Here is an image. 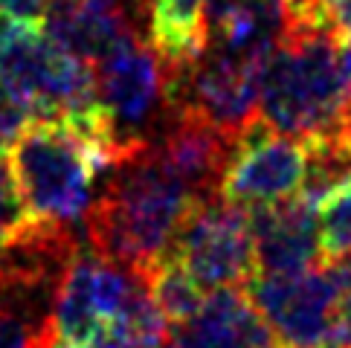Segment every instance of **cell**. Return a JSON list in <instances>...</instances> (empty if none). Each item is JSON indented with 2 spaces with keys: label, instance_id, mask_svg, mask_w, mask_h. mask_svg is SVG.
Returning <instances> with one entry per match:
<instances>
[{
  "label": "cell",
  "instance_id": "1",
  "mask_svg": "<svg viewBox=\"0 0 351 348\" xmlns=\"http://www.w3.org/2000/svg\"><path fill=\"white\" fill-rule=\"evenodd\" d=\"M110 180L82 218L87 247L114 264L145 273L169 253L174 235L204 201L148 140L108 169Z\"/></svg>",
  "mask_w": 351,
  "mask_h": 348
},
{
  "label": "cell",
  "instance_id": "2",
  "mask_svg": "<svg viewBox=\"0 0 351 348\" xmlns=\"http://www.w3.org/2000/svg\"><path fill=\"white\" fill-rule=\"evenodd\" d=\"M351 84L334 32L287 29L261 70L258 119L302 142L340 134L348 125Z\"/></svg>",
  "mask_w": 351,
  "mask_h": 348
},
{
  "label": "cell",
  "instance_id": "3",
  "mask_svg": "<svg viewBox=\"0 0 351 348\" xmlns=\"http://www.w3.org/2000/svg\"><path fill=\"white\" fill-rule=\"evenodd\" d=\"M9 169L27 221L76 227L93 201V180L105 160L64 119H29L12 142Z\"/></svg>",
  "mask_w": 351,
  "mask_h": 348
},
{
  "label": "cell",
  "instance_id": "4",
  "mask_svg": "<svg viewBox=\"0 0 351 348\" xmlns=\"http://www.w3.org/2000/svg\"><path fill=\"white\" fill-rule=\"evenodd\" d=\"M93 96L110 136V166L152 140L171 114L169 70L152 44L128 38L93 61ZM108 166V169H110Z\"/></svg>",
  "mask_w": 351,
  "mask_h": 348
},
{
  "label": "cell",
  "instance_id": "5",
  "mask_svg": "<svg viewBox=\"0 0 351 348\" xmlns=\"http://www.w3.org/2000/svg\"><path fill=\"white\" fill-rule=\"evenodd\" d=\"M351 290V256L299 273H256L244 284L282 348H331L337 310Z\"/></svg>",
  "mask_w": 351,
  "mask_h": 348
},
{
  "label": "cell",
  "instance_id": "6",
  "mask_svg": "<svg viewBox=\"0 0 351 348\" xmlns=\"http://www.w3.org/2000/svg\"><path fill=\"white\" fill-rule=\"evenodd\" d=\"M0 84L32 119L70 116L96 105L93 67L61 49L35 23H15L0 41Z\"/></svg>",
  "mask_w": 351,
  "mask_h": 348
},
{
  "label": "cell",
  "instance_id": "7",
  "mask_svg": "<svg viewBox=\"0 0 351 348\" xmlns=\"http://www.w3.org/2000/svg\"><path fill=\"white\" fill-rule=\"evenodd\" d=\"M145 273L114 264L93 247H76L70 264L61 273L47 316L53 345H84L105 325L122 316L131 296L145 282Z\"/></svg>",
  "mask_w": 351,
  "mask_h": 348
},
{
  "label": "cell",
  "instance_id": "8",
  "mask_svg": "<svg viewBox=\"0 0 351 348\" xmlns=\"http://www.w3.org/2000/svg\"><path fill=\"white\" fill-rule=\"evenodd\" d=\"M166 256L178 258L206 293L244 288L256 276L247 209L227 203L221 195L197 201Z\"/></svg>",
  "mask_w": 351,
  "mask_h": 348
},
{
  "label": "cell",
  "instance_id": "9",
  "mask_svg": "<svg viewBox=\"0 0 351 348\" xmlns=\"http://www.w3.org/2000/svg\"><path fill=\"white\" fill-rule=\"evenodd\" d=\"M308 148L302 140L273 131L258 116L235 134L218 195L232 206H276L302 192Z\"/></svg>",
  "mask_w": 351,
  "mask_h": 348
},
{
  "label": "cell",
  "instance_id": "10",
  "mask_svg": "<svg viewBox=\"0 0 351 348\" xmlns=\"http://www.w3.org/2000/svg\"><path fill=\"white\" fill-rule=\"evenodd\" d=\"M253 235L256 273H299L313 267L319 256L317 206L291 197L276 206L247 209Z\"/></svg>",
  "mask_w": 351,
  "mask_h": 348
},
{
  "label": "cell",
  "instance_id": "11",
  "mask_svg": "<svg viewBox=\"0 0 351 348\" xmlns=\"http://www.w3.org/2000/svg\"><path fill=\"white\" fill-rule=\"evenodd\" d=\"M44 32L61 49L93 64L128 38H140L122 0H47Z\"/></svg>",
  "mask_w": 351,
  "mask_h": 348
},
{
  "label": "cell",
  "instance_id": "12",
  "mask_svg": "<svg viewBox=\"0 0 351 348\" xmlns=\"http://www.w3.org/2000/svg\"><path fill=\"white\" fill-rule=\"evenodd\" d=\"M206 0H148L152 47L166 67H180L206 47Z\"/></svg>",
  "mask_w": 351,
  "mask_h": 348
},
{
  "label": "cell",
  "instance_id": "13",
  "mask_svg": "<svg viewBox=\"0 0 351 348\" xmlns=\"http://www.w3.org/2000/svg\"><path fill=\"white\" fill-rule=\"evenodd\" d=\"M148 290H152V299L157 302L162 316H166L171 325H180V322L195 316L197 308L204 305V299L209 296L192 279V273L171 256H162L157 264L148 270Z\"/></svg>",
  "mask_w": 351,
  "mask_h": 348
},
{
  "label": "cell",
  "instance_id": "14",
  "mask_svg": "<svg viewBox=\"0 0 351 348\" xmlns=\"http://www.w3.org/2000/svg\"><path fill=\"white\" fill-rule=\"evenodd\" d=\"M317 235L322 261L351 256V177L317 203Z\"/></svg>",
  "mask_w": 351,
  "mask_h": 348
},
{
  "label": "cell",
  "instance_id": "15",
  "mask_svg": "<svg viewBox=\"0 0 351 348\" xmlns=\"http://www.w3.org/2000/svg\"><path fill=\"white\" fill-rule=\"evenodd\" d=\"M23 223H27V212H23L18 186L12 180L9 160L0 154V247H3Z\"/></svg>",
  "mask_w": 351,
  "mask_h": 348
},
{
  "label": "cell",
  "instance_id": "16",
  "mask_svg": "<svg viewBox=\"0 0 351 348\" xmlns=\"http://www.w3.org/2000/svg\"><path fill=\"white\" fill-rule=\"evenodd\" d=\"M29 110L0 84V154H6V148L18 140L21 131L29 125Z\"/></svg>",
  "mask_w": 351,
  "mask_h": 348
},
{
  "label": "cell",
  "instance_id": "17",
  "mask_svg": "<svg viewBox=\"0 0 351 348\" xmlns=\"http://www.w3.org/2000/svg\"><path fill=\"white\" fill-rule=\"evenodd\" d=\"M47 0H0V12L9 15L15 23H35L38 27L44 18Z\"/></svg>",
  "mask_w": 351,
  "mask_h": 348
},
{
  "label": "cell",
  "instance_id": "18",
  "mask_svg": "<svg viewBox=\"0 0 351 348\" xmlns=\"http://www.w3.org/2000/svg\"><path fill=\"white\" fill-rule=\"evenodd\" d=\"M334 35H351V0H325Z\"/></svg>",
  "mask_w": 351,
  "mask_h": 348
},
{
  "label": "cell",
  "instance_id": "19",
  "mask_svg": "<svg viewBox=\"0 0 351 348\" xmlns=\"http://www.w3.org/2000/svg\"><path fill=\"white\" fill-rule=\"evenodd\" d=\"M334 348H351V290L343 296L340 310H337V331H334Z\"/></svg>",
  "mask_w": 351,
  "mask_h": 348
},
{
  "label": "cell",
  "instance_id": "20",
  "mask_svg": "<svg viewBox=\"0 0 351 348\" xmlns=\"http://www.w3.org/2000/svg\"><path fill=\"white\" fill-rule=\"evenodd\" d=\"M227 348H282V343L273 334H265V337H253V340H238Z\"/></svg>",
  "mask_w": 351,
  "mask_h": 348
},
{
  "label": "cell",
  "instance_id": "21",
  "mask_svg": "<svg viewBox=\"0 0 351 348\" xmlns=\"http://www.w3.org/2000/svg\"><path fill=\"white\" fill-rule=\"evenodd\" d=\"M340 47V64L346 70V79L351 84V35H343V44H337Z\"/></svg>",
  "mask_w": 351,
  "mask_h": 348
},
{
  "label": "cell",
  "instance_id": "22",
  "mask_svg": "<svg viewBox=\"0 0 351 348\" xmlns=\"http://www.w3.org/2000/svg\"><path fill=\"white\" fill-rule=\"evenodd\" d=\"M12 29H15V21H12L9 15H3V12H0V41H3Z\"/></svg>",
  "mask_w": 351,
  "mask_h": 348
},
{
  "label": "cell",
  "instance_id": "23",
  "mask_svg": "<svg viewBox=\"0 0 351 348\" xmlns=\"http://www.w3.org/2000/svg\"><path fill=\"white\" fill-rule=\"evenodd\" d=\"M331 348H334V345H331Z\"/></svg>",
  "mask_w": 351,
  "mask_h": 348
}]
</instances>
